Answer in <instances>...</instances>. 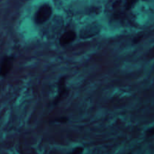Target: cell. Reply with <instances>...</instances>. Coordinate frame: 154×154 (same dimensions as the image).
Instances as JSON below:
<instances>
[{"instance_id":"cell-3","label":"cell","mask_w":154,"mask_h":154,"mask_svg":"<svg viewBox=\"0 0 154 154\" xmlns=\"http://www.w3.org/2000/svg\"><path fill=\"white\" fill-rule=\"evenodd\" d=\"M67 93V88L66 87V78H62L60 79L58 84V93H57V97L54 99V104L57 105L60 102L62 99L64 97Z\"/></svg>"},{"instance_id":"cell-8","label":"cell","mask_w":154,"mask_h":154,"mask_svg":"<svg viewBox=\"0 0 154 154\" xmlns=\"http://www.w3.org/2000/svg\"><path fill=\"white\" fill-rule=\"evenodd\" d=\"M154 135V128H152V129H148V130L147 131V132H146V135H147V137L152 136V135Z\"/></svg>"},{"instance_id":"cell-4","label":"cell","mask_w":154,"mask_h":154,"mask_svg":"<svg viewBox=\"0 0 154 154\" xmlns=\"http://www.w3.org/2000/svg\"><path fill=\"white\" fill-rule=\"evenodd\" d=\"M77 37V35L75 31L73 30H69L62 35L60 38V44L62 46H65L69 44L72 43L75 40Z\"/></svg>"},{"instance_id":"cell-5","label":"cell","mask_w":154,"mask_h":154,"mask_svg":"<svg viewBox=\"0 0 154 154\" xmlns=\"http://www.w3.org/2000/svg\"><path fill=\"white\" fill-rule=\"evenodd\" d=\"M137 1H138V0H126V10H129L130 8H132V6L136 3Z\"/></svg>"},{"instance_id":"cell-6","label":"cell","mask_w":154,"mask_h":154,"mask_svg":"<svg viewBox=\"0 0 154 154\" xmlns=\"http://www.w3.org/2000/svg\"><path fill=\"white\" fill-rule=\"evenodd\" d=\"M68 120H69V119L67 118V117H60V118H58V119H55L54 120V121L55 122H58V123H67Z\"/></svg>"},{"instance_id":"cell-2","label":"cell","mask_w":154,"mask_h":154,"mask_svg":"<svg viewBox=\"0 0 154 154\" xmlns=\"http://www.w3.org/2000/svg\"><path fill=\"white\" fill-rule=\"evenodd\" d=\"M14 58L10 56H5L1 63V76L5 77L11 70L13 67Z\"/></svg>"},{"instance_id":"cell-1","label":"cell","mask_w":154,"mask_h":154,"mask_svg":"<svg viewBox=\"0 0 154 154\" xmlns=\"http://www.w3.org/2000/svg\"><path fill=\"white\" fill-rule=\"evenodd\" d=\"M52 15V8L48 4L41 6L35 16V21L37 24H42L48 21Z\"/></svg>"},{"instance_id":"cell-9","label":"cell","mask_w":154,"mask_h":154,"mask_svg":"<svg viewBox=\"0 0 154 154\" xmlns=\"http://www.w3.org/2000/svg\"><path fill=\"white\" fill-rule=\"evenodd\" d=\"M83 151V148L81 147H78V148H76L73 152H72V154H80L82 153Z\"/></svg>"},{"instance_id":"cell-7","label":"cell","mask_w":154,"mask_h":154,"mask_svg":"<svg viewBox=\"0 0 154 154\" xmlns=\"http://www.w3.org/2000/svg\"><path fill=\"white\" fill-rule=\"evenodd\" d=\"M142 37H143V35H137V36H135V38L133 39V43L134 44L138 43V42H139L141 40Z\"/></svg>"}]
</instances>
